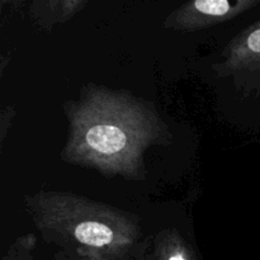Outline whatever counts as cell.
<instances>
[{"label": "cell", "mask_w": 260, "mask_h": 260, "mask_svg": "<svg viewBox=\"0 0 260 260\" xmlns=\"http://www.w3.org/2000/svg\"><path fill=\"white\" fill-rule=\"evenodd\" d=\"M52 260H88V259H84V258H80V256H76V255H73V254H69V253H65V251H56V254L53 255V259Z\"/></svg>", "instance_id": "30bf717a"}, {"label": "cell", "mask_w": 260, "mask_h": 260, "mask_svg": "<svg viewBox=\"0 0 260 260\" xmlns=\"http://www.w3.org/2000/svg\"><path fill=\"white\" fill-rule=\"evenodd\" d=\"M142 260H198L192 241L178 229L168 228L149 238Z\"/></svg>", "instance_id": "5b68a950"}, {"label": "cell", "mask_w": 260, "mask_h": 260, "mask_svg": "<svg viewBox=\"0 0 260 260\" xmlns=\"http://www.w3.org/2000/svg\"><path fill=\"white\" fill-rule=\"evenodd\" d=\"M23 206L43 241L88 260H142L149 238L135 213L66 190L25 194Z\"/></svg>", "instance_id": "7a4b0ae2"}, {"label": "cell", "mask_w": 260, "mask_h": 260, "mask_svg": "<svg viewBox=\"0 0 260 260\" xmlns=\"http://www.w3.org/2000/svg\"><path fill=\"white\" fill-rule=\"evenodd\" d=\"M61 3L62 0H35L32 14L40 27L51 29L56 23H58Z\"/></svg>", "instance_id": "52a82bcc"}, {"label": "cell", "mask_w": 260, "mask_h": 260, "mask_svg": "<svg viewBox=\"0 0 260 260\" xmlns=\"http://www.w3.org/2000/svg\"><path fill=\"white\" fill-rule=\"evenodd\" d=\"M260 4V0H188L173 10L164 28L178 32H196L229 22Z\"/></svg>", "instance_id": "277c9868"}, {"label": "cell", "mask_w": 260, "mask_h": 260, "mask_svg": "<svg viewBox=\"0 0 260 260\" xmlns=\"http://www.w3.org/2000/svg\"><path fill=\"white\" fill-rule=\"evenodd\" d=\"M15 114H17V109L12 104L3 107L2 112H0V149L2 150L4 149V144L13 126Z\"/></svg>", "instance_id": "ba28073f"}, {"label": "cell", "mask_w": 260, "mask_h": 260, "mask_svg": "<svg viewBox=\"0 0 260 260\" xmlns=\"http://www.w3.org/2000/svg\"><path fill=\"white\" fill-rule=\"evenodd\" d=\"M88 2L89 0H62L58 23H66L70 19H73L85 7Z\"/></svg>", "instance_id": "9c48e42d"}, {"label": "cell", "mask_w": 260, "mask_h": 260, "mask_svg": "<svg viewBox=\"0 0 260 260\" xmlns=\"http://www.w3.org/2000/svg\"><path fill=\"white\" fill-rule=\"evenodd\" d=\"M68 136L60 157L106 178L146 179L145 155L169 145L172 132L151 101L124 89L86 83L63 104Z\"/></svg>", "instance_id": "6da1fadb"}, {"label": "cell", "mask_w": 260, "mask_h": 260, "mask_svg": "<svg viewBox=\"0 0 260 260\" xmlns=\"http://www.w3.org/2000/svg\"><path fill=\"white\" fill-rule=\"evenodd\" d=\"M213 70L239 90L260 94V20L241 30L223 47Z\"/></svg>", "instance_id": "3957f363"}, {"label": "cell", "mask_w": 260, "mask_h": 260, "mask_svg": "<svg viewBox=\"0 0 260 260\" xmlns=\"http://www.w3.org/2000/svg\"><path fill=\"white\" fill-rule=\"evenodd\" d=\"M37 236L33 233L18 236L3 254L2 260H35Z\"/></svg>", "instance_id": "8992f818"}, {"label": "cell", "mask_w": 260, "mask_h": 260, "mask_svg": "<svg viewBox=\"0 0 260 260\" xmlns=\"http://www.w3.org/2000/svg\"><path fill=\"white\" fill-rule=\"evenodd\" d=\"M2 2H3V3H7V0H2Z\"/></svg>", "instance_id": "8fae6325"}]
</instances>
